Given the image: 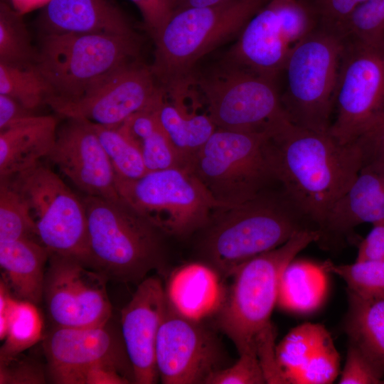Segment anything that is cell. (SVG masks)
<instances>
[{"instance_id": "43", "label": "cell", "mask_w": 384, "mask_h": 384, "mask_svg": "<svg viewBox=\"0 0 384 384\" xmlns=\"http://www.w3.org/2000/svg\"><path fill=\"white\" fill-rule=\"evenodd\" d=\"M142 16L145 27L152 36L174 12V0H130Z\"/></svg>"}, {"instance_id": "4", "label": "cell", "mask_w": 384, "mask_h": 384, "mask_svg": "<svg viewBox=\"0 0 384 384\" xmlns=\"http://www.w3.org/2000/svg\"><path fill=\"white\" fill-rule=\"evenodd\" d=\"M206 227L203 253L222 278L230 277L244 262L282 245L298 232L319 229L283 188L279 193L265 190L246 202L222 208Z\"/></svg>"}, {"instance_id": "39", "label": "cell", "mask_w": 384, "mask_h": 384, "mask_svg": "<svg viewBox=\"0 0 384 384\" xmlns=\"http://www.w3.org/2000/svg\"><path fill=\"white\" fill-rule=\"evenodd\" d=\"M346 358L338 383H383L384 374L356 345L349 343Z\"/></svg>"}, {"instance_id": "48", "label": "cell", "mask_w": 384, "mask_h": 384, "mask_svg": "<svg viewBox=\"0 0 384 384\" xmlns=\"http://www.w3.org/2000/svg\"><path fill=\"white\" fill-rule=\"evenodd\" d=\"M383 118H384V112L381 114V116L378 118V119L375 122H377L378 121H379L380 119H383ZM375 123H374V124H375Z\"/></svg>"}, {"instance_id": "14", "label": "cell", "mask_w": 384, "mask_h": 384, "mask_svg": "<svg viewBox=\"0 0 384 384\" xmlns=\"http://www.w3.org/2000/svg\"><path fill=\"white\" fill-rule=\"evenodd\" d=\"M164 94L151 65L138 58L103 75L78 97L48 105L67 118L118 127L155 104Z\"/></svg>"}, {"instance_id": "47", "label": "cell", "mask_w": 384, "mask_h": 384, "mask_svg": "<svg viewBox=\"0 0 384 384\" xmlns=\"http://www.w3.org/2000/svg\"><path fill=\"white\" fill-rule=\"evenodd\" d=\"M228 0H174V12L176 11L214 6Z\"/></svg>"}, {"instance_id": "41", "label": "cell", "mask_w": 384, "mask_h": 384, "mask_svg": "<svg viewBox=\"0 0 384 384\" xmlns=\"http://www.w3.org/2000/svg\"><path fill=\"white\" fill-rule=\"evenodd\" d=\"M354 143L361 152L362 166L384 165V118L373 124Z\"/></svg>"}, {"instance_id": "34", "label": "cell", "mask_w": 384, "mask_h": 384, "mask_svg": "<svg viewBox=\"0 0 384 384\" xmlns=\"http://www.w3.org/2000/svg\"><path fill=\"white\" fill-rule=\"evenodd\" d=\"M0 179V242L36 235V224L24 198L7 178Z\"/></svg>"}, {"instance_id": "28", "label": "cell", "mask_w": 384, "mask_h": 384, "mask_svg": "<svg viewBox=\"0 0 384 384\" xmlns=\"http://www.w3.org/2000/svg\"><path fill=\"white\" fill-rule=\"evenodd\" d=\"M323 264L293 260L282 275L277 304L284 309L308 313L321 304L327 289Z\"/></svg>"}, {"instance_id": "46", "label": "cell", "mask_w": 384, "mask_h": 384, "mask_svg": "<svg viewBox=\"0 0 384 384\" xmlns=\"http://www.w3.org/2000/svg\"><path fill=\"white\" fill-rule=\"evenodd\" d=\"M50 0H4L14 10L23 15L36 9L44 7Z\"/></svg>"}, {"instance_id": "42", "label": "cell", "mask_w": 384, "mask_h": 384, "mask_svg": "<svg viewBox=\"0 0 384 384\" xmlns=\"http://www.w3.org/2000/svg\"><path fill=\"white\" fill-rule=\"evenodd\" d=\"M316 12L320 23L339 26L352 12L367 0H307Z\"/></svg>"}, {"instance_id": "30", "label": "cell", "mask_w": 384, "mask_h": 384, "mask_svg": "<svg viewBox=\"0 0 384 384\" xmlns=\"http://www.w3.org/2000/svg\"><path fill=\"white\" fill-rule=\"evenodd\" d=\"M0 315L6 317L8 331L0 351V362L8 361L34 345L42 335L43 321L35 304L9 294Z\"/></svg>"}, {"instance_id": "45", "label": "cell", "mask_w": 384, "mask_h": 384, "mask_svg": "<svg viewBox=\"0 0 384 384\" xmlns=\"http://www.w3.org/2000/svg\"><path fill=\"white\" fill-rule=\"evenodd\" d=\"M35 114L14 99L0 94V131Z\"/></svg>"}, {"instance_id": "18", "label": "cell", "mask_w": 384, "mask_h": 384, "mask_svg": "<svg viewBox=\"0 0 384 384\" xmlns=\"http://www.w3.org/2000/svg\"><path fill=\"white\" fill-rule=\"evenodd\" d=\"M85 195L119 199L116 176L90 122L68 118L46 157Z\"/></svg>"}, {"instance_id": "6", "label": "cell", "mask_w": 384, "mask_h": 384, "mask_svg": "<svg viewBox=\"0 0 384 384\" xmlns=\"http://www.w3.org/2000/svg\"><path fill=\"white\" fill-rule=\"evenodd\" d=\"M140 49L137 33H43L35 65L50 88L47 105L78 97L103 75L138 59Z\"/></svg>"}, {"instance_id": "8", "label": "cell", "mask_w": 384, "mask_h": 384, "mask_svg": "<svg viewBox=\"0 0 384 384\" xmlns=\"http://www.w3.org/2000/svg\"><path fill=\"white\" fill-rule=\"evenodd\" d=\"M270 133L217 128L188 168L213 198L228 206L246 202L276 181L268 158Z\"/></svg>"}, {"instance_id": "29", "label": "cell", "mask_w": 384, "mask_h": 384, "mask_svg": "<svg viewBox=\"0 0 384 384\" xmlns=\"http://www.w3.org/2000/svg\"><path fill=\"white\" fill-rule=\"evenodd\" d=\"M329 336L319 324L305 323L292 329L275 347L282 383H294L297 373Z\"/></svg>"}, {"instance_id": "19", "label": "cell", "mask_w": 384, "mask_h": 384, "mask_svg": "<svg viewBox=\"0 0 384 384\" xmlns=\"http://www.w3.org/2000/svg\"><path fill=\"white\" fill-rule=\"evenodd\" d=\"M168 309L161 279L149 277L138 284L130 301L122 310V336L135 383L153 384L159 378L156 344Z\"/></svg>"}, {"instance_id": "36", "label": "cell", "mask_w": 384, "mask_h": 384, "mask_svg": "<svg viewBox=\"0 0 384 384\" xmlns=\"http://www.w3.org/2000/svg\"><path fill=\"white\" fill-rule=\"evenodd\" d=\"M338 28L348 38L368 42L384 41V0H367Z\"/></svg>"}, {"instance_id": "2", "label": "cell", "mask_w": 384, "mask_h": 384, "mask_svg": "<svg viewBox=\"0 0 384 384\" xmlns=\"http://www.w3.org/2000/svg\"><path fill=\"white\" fill-rule=\"evenodd\" d=\"M320 238L316 228L299 231L282 245L244 262L230 276L233 283L217 312V325L238 354L255 352L265 371L276 363L275 332L270 318L283 272L302 250Z\"/></svg>"}, {"instance_id": "3", "label": "cell", "mask_w": 384, "mask_h": 384, "mask_svg": "<svg viewBox=\"0 0 384 384\" xmlns=\"http://www.w3.org/2000/svg\"><path fill=\"white\" fill-rule=\"evenodd\" d=\"M270 1L228 0L174 12L151 36L154 57L151 68L166 95L186 96L200 59L223 43L238 38L249 20Z\"/></svg>"}, {"instance_id": "9", "label": "cell", "mask_w": 384, "mask_h": 384, "mask_svg": "<svg viewBox=\"0 0 384 384\" xmlns=\"http://www.w3.org/2000/svg\"><path fill=\"white\" fill-rule=\"evenodd\" d=\"M116 186L125 201L165 234L191 233L228 207L216 201L188 167L149 171L137 179L116 176Z\"/></svg>"}, {"instance_id": "1", "label": "cell", "mask_w": 384, "mask_h": 384, "mask_svg": "<svg viewBox=\"0 0 384 384\" xmlns=\"http://www.w3.org/2000/svg\"><path fill=\"white\" fill-rule=\"evenodd\" d=\"M268 158L277 181L319 230L362 167L354 142L341 144L329 132L300 127L289 119L271 133Z\"/></svg>"}, {"instance_id": "31", "label": "cell", "mask_w": 384, "mask_h": 384, "mask_svg": "<svg viewBox=\"0 0 384 384\" xmlns=\"http://www.w3.org/2000/svg\"><path fill=\"white\" fill-rule=\"evenodd\" d=\"M21 14L8 3H0V63L11 66L28 67L36 64L37 48Z\"/></svg>"}, {"instance_id": "24", "label": "cell", "mask_w": 384, "mask_h": 384, "mask_svg": "<svg viewBox=\"0 0 384 384\" xmlns=\"http://www.w3.org/2000/svg\"><path fill=\"white\" fill-rule=\"evenodd\" d=\"M50 252L31 238L0 242V265L4 280L21 300L33 304L43 298L46 270Z\"/></svg>"}, {"instance_id": "21", "label": "cell", "mask_w": 384, "mask_h": 384, "mask_svg": "<svg viewBox=\"0 0 384 384\" xmlns=\"http://www.w3.org/2000/svg\"><path fill=\"white\" fill-rule=\"evenodd\" d=\"M383 221L384 165L363 166L327 214L320 229L321 238L346 235L362 223Z\"/></svg>"}, {"instance_id": "49", "label": "cell", "mask_w": 384, "mask_h": 384, "mask_svg": "<svg viewBox=\"0 0 384 384\" xmlns=\"http://www.w3.org/2000/svg\"><path fill=\"white\" fill-rule=\"evenodd\" d=\"M383 383H384V380L383 381Z\"/></svg>"}, {"instance_id": "40", "label": "cell", "mask_w": 384, "mask_h": 384, "mask_svg": "<svg viewBox=\"0 0 384 384\" xmlns=\"http://www.w3.org/2000/svg\"><path fill=\"white\" fill-rule=\"evenodd\" d=\"M0 383H43V371L31 360L17 359L16 356L0 362Z\"/></svg>"}, {"instance_id": "27", "label": "cell", "mask_w": 384, "mask_h": 384, "mask_svg": "<svg viewBox=\"0 0 384 384\" xmlns=\"http://www.w3.org/2000/svg\"><path fill=\"white\" fill-rule=\"evenodd\" d=\"M164 95L155 104L134 114L119 125L138 147L148 172L187 167L156 114L157 105Z\"/></svg>"}, {"instance_id": "11", "label": "cell", "mask_w": 384, "mask_h": 384, "mask_svg": "<svg viewBox=\"0 0 384 384\" xmlns=\"http://www.w3.org/2000/svg\"><path fill=\"white\" fill-rule=\"evenodd\" d=\"M7 178L27 203L36 236L49 252L73 256L89 265L87 218L82 198L39 164Z\"/></svg>"}, {"instance_id": "16", "label": "cell", "mask_w": 384, "mask_h": 384, "mask_svg": "<svg viewBox=\"0 0 384 384\" xmlns=\"http://www.w3.org/2000/svg\"><path fill=\"white\" fill-rule=\"evenodd\" d=\"M107 324L88 328L54 327L43 345L47 374L53 383L78 384L85 371L97 366L114 367L134 383L122 336L119 337Z\"/></svg>"}, {"instance_id": "26", "label": "cell", "mask_w": 384, "mask_h": 384, "mask_svg": "<svg viewBox=\"0 0 384 384\" xmlns=\"http://www.w3.org/2000/svg\"><path fill=\"white\" fill-rule=\"evenodd\" d=\"M346 331L358 347L384 374V297H363L348 291Z\"/></svg>"}, {"instance_id": "13", "label": "cell", "mask_w": 384, "mask_h": 384, "mask_svg": "<svg viewBox=\"0 0 384 384\" xmlns=\"http://www.w3.org/2000/svg\"><path fill=\"white\" fill-rule=\"evenodd\" d=\"M334 110L329 132L344 144L354 142L384 112V41L346 36Z\"/></svg>"}, {"instance_id": "20", "label": "cell", "mask_w": 384, "mask_h": 384, "mask_svg": "<svg viewBox=\"0 0 384 384\" xmlns=\"http://www.w3.org/2000/svg\"><path fill=\"white\" fill-rule=\"evenodd\" d=\"M43 8V33H137L112 0H50Z\"/></svg>"}, {"instance_id": "15", "label": "cell", "mask_w": 384, "mask_h": 384, "mask_svg": "<svg viewBox=\"0 0 384 384\" xmlns=\"http://www.w3.org/2000/svg\"><path fill=\"white\" fill-rule=\"evenodd\" d=\"M48 262L43 299L55 326L106 325L112 314L107 277L73 256L50 253Z\"/></svg>"}, {"instance_id": "7", "label": "cell", "mask_w": 384, "mask_h": 384, "mask_svg": "<svg viewBox=\"0 0 384 384\" xmlns=\"http://www.w3.org/2000/svg\"><path fill=\"white\" fill-rule=\"evenodd\" d=\"M345 41L338 27L320 23L291 53L281 100L294 125L329 132Z\"/></svg>"}, {"instance_id": "23", "label": "cell", "mask_w": 384, "mask_h": 384, "mask_svg": "<svg viewBox=\"0 0 384 384\" xmlns=\"http://www.w3.org/2000/svg\"><path fill=\"white\" fill-rule=\"evenodd\" d=\"M58 128L54 117L33 114L0 131V178L26 171L47 157Z\"/></svg>"}, {"instance_id": "5", "label": "cell", "mask_w": 384, "mask_h": 384, "mask_svg": "<svg viewBox=\"0 0 384 384\" xmlns=\"http://www.w3.org/2000/svg\"><path fill=\"white\" fill-rule=\"evenodd\" d=\"M89 266L108 279L138 284L166 268L164 233L122 197L85 195Z\"/></svg>"}, {"instance_id": "10", "label": "cell", "mask_w": 384, "mask_h": 384, "mask_svg": "<svg viewBox=\"0 0 384 384\" xmlns=\"http://www.w3.org/2000/svg\"><path fill=\"white\" fill-rule=\"evenodd\" d=\"M217 128L270 132L289 119L275 79L223 61L213 71L193 75Z\"/></svg>"}, {"instance_id": "22", "label": "cell", "mask_w": 384, "mask_h": 384, "mask_svg": "<svg viewBox=\"0 0 384 384\" xmlns=\"http://www.w3.org/2000/svg\"><path fill=\"white\" fill-rule=\"evenodd\" d=\"M222 277L208 264L192 262L174 270L165 288L170 306L195 321L218 311L225 297Z\"/></svg>"}, {"instance_id": "44", "label": "cell", "mask_w": 384, "mask_h": 384, "mask_svg": "<svg viewBox=\"0 0 384 384\" xmlns=\"http://www.w3.org/2000/svg\"><path fill=\"white\" fill-rule=\"evenodd\" d=\"M373 225L359 244L357 261L384 260V221Z\"/></svg>"}, {"instance_id": "12", "label": "cell", "mask_w": 384, "mask_h": 384, "mask_svg": "<svg viewBox=\"0 0 384 384\" xmlns=\"http://www.w3.org/2000/svg\"><path fill=\"white\" fill-rule=\"evenodd\" d=\"M319 23L307 0H270L246 23L223 61L275 79Z\"/></svg>"}, {"instance_id": "17", "label": "cell", "mask_w": 384, "mask_h": 384, "mask_svg": "<svg viewBox=\"0 0 384 384\" xmlns=\"http://www.w3.org/2000/svg\"><path fill=\"white\" fill-rule=\"evenodd\" d=\"M222 351L214 336L199 321L185 318L169 305L159 330L156 363L164 384L205 383L220 369Z\"/></svg>"}, {"instance_id": "38", "label": "cell", "mask_w": 384, "mask_h": 384, "mask_svg": "<svg viewBox=\"0 0 384 384\" xmlns=\"http://www.w3.org/2000/svg\"><path fill=\"white\" fill-rule=\"evenodd\" d=\"M235 363L213 372L206 380L207 384H262L267 383L262 366L255 352L239 354Z\"/></svg>"}, {"instance_id": "32", "label": "cell", "mask_w": 384, "mask_h": 384, "mask_svg": "<svg viewBox=\"0 0 384 384\" xmlns=\"http://www.w3.org/2000/svg\"><path fill=\"white\" fill-rule=\"evenodd\" d=\"M0 94L7 95L26 109L35 111L50 97L47 82L36 67H18L0 63Z\"/></svg>"}, {"instance_id": "25", "label": "cell", "mask_w": 384, "mask_h": 384, "mask_svg": "<svg viewBox=\"0 0 384 384\" xmlns=\"http://www.w3.org/2000/svg\"><path fill=\"white\" fill-rule=\"evenodd\" d=\"M166 94L159 102L156 114L160 124L186 166L217 129L207 113L190 110L184 97H171Z\"/></svg>"}, {"instance_id": "37", "label": "cell", "mask_w": 384, "mask_h": 384, "mask_svg": "<svg viewBox=\"0 0 384 384\" xmlns=\"http://www.w3.org/2000/svg\"><path fill=\"white\" fill-rule=\"evenodd\" d=\"M339 364L338 352L330 336L297 373L294 383H331L338 375Z\"/></svg>"}, {"instance_id": "35", "label": "cell", "mask_w": 384, "mask_h": 384, "mask_svg": "<svg viewBox=\"0 0 384 384\" xmlns=\"http://www.w3.org/2000/svg\"><path fill=\"white\" fill-rule=\"evenodd\" d=\"M326 272L340 277L348 291L363 297H384V260H361L352 264L323 263Z\"/></svg>"}, {"instance_id": "33", "label": "cell", "mask_w": 384, "mask_h": 384, "mask_svg": "<svg viewBox=\"0 0 384 384\" xmlns=\"http://www.w3.org/2000/svg\"><path fill=\"white\" fill-rule=\"evenodd\" d=\"M91 124L116 176L127 179H137L148 172L138 147L120 126Z\"/></svg>"}]
</instances>
